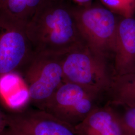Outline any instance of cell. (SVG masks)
I'll list each match as a JSON object with an SVG mask.
<instances>
[{
	"mask_svg": "<svg viewBox=\"0 0 135 135\" xmlns=\"http://www.w3.org/2000/svg\"><path fill=\"white\" fill-rule=\"evenodd\" d=\"M104 97L87 87L64 82L42 110L75 126L100 106Z\"/></svg>",
	"mask_w": 135,
	"mask_h": 135,
	"instance_id": "obj_5",
	"label": "cell"
},
{
	"mask_svg": "<svg viewBox=\"0 0 135 135\" xmlns=\"http://www.w3.org/2000/svg\"><path fill=\"white\" fill-rule=\"evenodd\" d=\"M35 53L61 56L86 44L67 0H49L26 26Z\"/></svg>",
	"mask_w": 135,
	"mask_h": 135,
	"instance_id": "obj_1",
	"label": "cell"
},
{
	"mask_svg": "<svg viewBox=\"0 0 135 135\" xmlns=\"http://www.w3.org/2000/svg\"><path fill=\"white\" fill-rule=\"evenodd\" d=\"M7 126L6 116L0 110V135L5 130V127Z\"/></svg>",
	"mask_w": 135,
	"mask_h": 135,
	"instance_id": "obj_14",
	"label": "cell"
},
{
	"mask_svg": "<svg viewBox=\"0 0 135 135\" xmlns=\"http://www.w3.org/2000/svg\"><path fill=\"white\" fill-rule=\"evenodd\" d=\"M1 4H2V0H0V8L1 7Z\"/></svg>",
	"mask_w": 135,
	"mask_h": 135,
	"instance_id": "obj_17",
	"label": "cell"
},
{
	"mask_svg": "<svg viewBox=\"0 0 135 135\" xmlns=\"http://www.w3.org/2000/svg\"><path fill=\"white\" fill-rule=\"evenodd\" d=\"M113 67L115 76L135 73V16L121 15Z\"/></svg>",
	"mask_w": 135,
	"mask_h": 135,
	"instance_id": "obj_9",
	"label": "cell"
},
{
	"mask_svg": "<svg viewBox=\"0 0 135 135\" xmlns=\"http://www.w3.org/2000/svg\"><path fill=\"white\" fill-rule=\"evenodd\" d=\"M75 127L77 135H133L124 124L121 114L109 104L97 107Z\"/></svg>",
	"mask_w": 135,
	"mask_h": 135,
	"instance_id": "obj_8",
	"label": "cell"
},
{
	"mask_svg": "<svg viewBox=\"0 0 135 135\" xmlns=\"http://www.w3.org/2000/svg\"><path fill=\"white\" fill-rule=\"evenodd\" d=\"M6 116L9 128L22 135H77L75 126L41 109Z\"/></svg>",
	"mask_w": 135,
	"mask_h": 135,
	"instance_id": "obj_7",
	"label": "cell"
},
{
	"mask_svg": "<svg viewBox=\"0 0 135 135\" xmlns=\"http://www.w3.org/2000/svg\"><path fill=\"white\" fill-rule=\"evenodd\" d=\"M19 74L29 100L41 110L64 82L61 56L35 53Z\"/></svg>",
	"mask_w": 135,
	"mask_h": 135,
	"instance_id": "obj_4",
	"label": "cell"
},
{
	"mask_svg": "<svg viewBox=\"0 0 135 135\" xmlns=\"http://www.w3.org/2000/svg\"><path fill=\"white\" fill-rule=\"evenodd\" d=\"M34 53L26 26L0 9V78L19 74Z\"/></svg>",
	"mask_w": 135,
	"mask_h": 135,
	"instance_id": "obj_6",
	"label": "cell"
},
{
	"mask_svg": "<svg viewBox=\"0 0 135 135\" xmlns=\"http://www.w3.org/2000/svg\"><path fill=\"white\" fill-rule=\"evenodd\" d=\"M49 0H2L0 9L27 26L36 12Z\"/></svg>",
	"mask_w": 135,
	"mask_h": 135,
	"instance_id": "obj_11",
	"label": "cell"
},
{
	"mask_svg": "<svg viewBox=\"0 0 135 135\" xmlns=\"http://www.w3.org/2000/svg\"><path fill=\"white\" fill-rule=\"evenodd\" d=\"M124 110L121 117L127 129L135 135V107H123Z\"/></svg>",
	"mask_w": 135,
	"mask_h": 135,
	"instance_id": "obj_13",
	"label": "cell"
},
{
	"mask_svg": "<svg viewBox=\"0 0 135 135\" xmlns=\"http://www.w3.org/2000/svg\"><path fill=\"white\" fill-rule=\"evenodd\" d=\"M102 4L116 13L132 16L135 12V0H100Z\"/></svg>",
	"mask_w": 135,
	"mask_h": 135,
	"instance_id": "obj_12",
	"label": "cell"
},
{
	"mask_svg": "<svg viewBox=\"0 0 135 135\" xmlns=\"http://www.w3.org/2000/svg\"><path fill=\"white\" fill-rule=\"evenodd\" d=\"M74 5L78 6H85L93 3V0H67Z\"/></svg>",
	"mask_w": 135,
	"mask_h": 135,
	"instance_id": "obj_15",
	"label": "cell"
},
{
	"mask_svg": "<svg viewBox=\"0 0 135 135\" xmlns=\"http://www.w3.org/2000/svg\"><path fill=\"white\" fill-rule=\"evenodd\" d=\"M72 9L78 27L87 46L113 66L121 15L102 4L93 3L85 6L72 4Z\"/></svg>",
	"mask_w": 135,
	"mask_h": 135,
	"instance_id": "obj_2",
	"label": "cell"
},
{
	"mask_svg": "<svg viewBox=\"0 0 135 135\" xmlns=\"http://www.w3.org/2000/svg\"><path fill=\"white\" fill-rule=\"evenodd\" d=\"M1 135H22L19 133L9 128L8 130L5 131L3 132Z\"/></svg>",
	"mask_w": 135,
	"mask_h": 135,
	"instance_id": "obj_16",
	"label": "cell"
},
{
	"mask_svg": "<svg viewBox=\"0 0 135 135\" xmlns=\"http://www.w3.org/2000/svg\"><path fill=\"white\" fill-rule=\"evenodd\" d=\"M106 97L114 106L135 107V73L114 76Z\"/></svg>",
	"mask_w": 135,
	"mask_h": 135,
	"instance_id": "obj_10",
	"label": "cell"
},
{
	"mask_svg": "<svg viewBox=\"0 0 135 135\" xmlns=\"http://www.w3.org/2000/svg\"><path fill=\"white\" fill-rule=\"evenodd\" d=\"M64 82H71L105 94L115 76L113 66L86 44L61 56Z\"/></svg>",
	"mask_w": 135,
	"mask_h": 135,
	"instance_id": "obj_3",
	"label": "cell"
}]
</instances>
